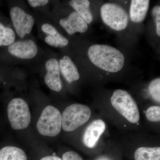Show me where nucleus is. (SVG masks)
Returning a JSON list of instances; mask_svg holds the SVG:
<instances>
[{"label": "nucleus", "instance_id": "f257e3e1", "mask_svg": "<svg viewBox=\"0 0 160 160\" xmlns=\"http://www.w3.org/2000/svg\"><path fill=\"white\" fill-rule=\"evenodd\" d=\"M89 59L100 69L110 72L120 71L125 63V58L122 52L108 45H92L88 50Z\"/></svg>", "mask_w": 160, "mask_h": 160}, {"label": "nucleus", "instance_id": "f03ea898", "mask_svg": "<svg viewBox=\"0 0 160 160\" xmlns=\"http://www.w3.org/2000/svg\"><path fill=\"white\" fill-rule=\"evenodd\" d=\"M112 105L120 114L132 123L140 120V112L137 104L127 91L117 89L111 98Z\"/></svg>", "mask_w": 160, "mask_h": 160}, {"label": "nucleus", "instance_id": "7ed1b4c3", "mask_svg": "<svg viewBox=\"0 0 160 160\" xmlns=\"http://www.w3.org/2000/svg\"><path fill=\"white\" fill-rule=\"evenodd\" d=\"M91 114L90 108L86 105H70L64 110L62 114V127L65 131H74L87 122Z\"/></svg>", "mask_w": 160, "mask_h": 160}, {"label": "nucleus", "instance_id": "20e7f679", "mask_svg": "<svg viewBox=\"0 0 160 160\" xmlns=\"http://www.w3.org/2000/svg\"><path fill=\"white\" fill-rule=\"evenodd\" d=\"M62 128V114L54 106H46L37 124L38 132L45 136L55 137L59 134Z\"/></svg>", "mask_w": 160, "mask_h": 160}, {"label": "nucleus", "instance_id": "39448f33", "mask_svg": "<svg viewBox=\"0 0 160 160\" xmlns=\"http://www.w3.org/2000/svg\"><path fill=\"white\" fill-rule=\"evenodd\" d=\"M7 116L12 128L15 130L26 129L31 121L29 106L26 101L16 98L7 106Z\"/></svg>", "mask_w": 160, "mask_h": 160}, {"label": "nucleus", "instance_id": "423d86ee", "mask_svg": "<svg viewBox=\"0 0 160 160\" xmlns=\"http://www.w3.org/2000/svg\"><path fill=\"white\" fill-rule=\"evenodd\" d=\"M100 12L104 22L112 29L121 31L127 27L129 17L121 6L114 3H106L102 6Z\"/></svg>", "mask_w": 160, "mask_h": 160}, {"label": "nucleus", "instance_id": "0eeeda50", "mask_svg": "<svg viewBox=\"0 0 160 160\" xmlns=\"http://www.w3.org/2000/svg\"><path fill=\"white\" fill-rule=\"evenodd\" d=\"M10 16L16 32L20 38L30 34L34 24V19L32 16L18 6L11 8Z\"/></svg>", "mask_w": 160, "mask_h": 160}, {"label": "nucleus", "instance_id": "6e6552de", "mask_svg": "<svg viewBox=\"0 0 160 160\" xmlns=\"http://www.w3.org/2000/svg\"><path fill=\"white\" fill-rule=\"evenodd\" d=\"M12 55L22 59L33 58L38 53V47L32 40L29 39L14 42L7 49Z\"/></svg>", "mask_w": 160, "mask_h": 160}, {"label": "nucleus", "instance_id": "1a4fd4ad", "mask_svg": "<svg viewBox=\"0 0 160 160\" xmlns=\"http://www.w3.org/2000/svg\"><path fill=\"white\" fill-rule=\"evenodd\" d=\"M47 73L45 76V82L51 90L59 92L62 88V80L60 78L59 65L58 60L50 59L46 63Z\"/></svg>", "mask_w": 160, "mask_h": 160}, {"label": "nucleus", "instance_id": "9d476101", "mask_svg": "<svg viewBox=\"0 0 160 160\" xmlns=\"http://www.w3.org/2000/svg\"><path fill=\"white\" fill-rule=\"evenodd\" d=\"M105 123L102 120H94L87 126L83 137V142L85 146L89 148L95 146L106 129Z\"/></svg>", "mask_w": 160, "mask_h": 160}, {"label": "nucleus", "instance_id": "9b49d317", "mask_svg": "<svg viewBox=\"0 0 160 160\" xmlns=\"http://www.w3.org/2000/svg\"><path fill=\"white\" fill-rule=\"evenodd\" d=\"M60 25L69 35L77 32L84 33L88 29L87 23L76 12H71L68 17L60 20Z\"/></svg>", "mask_w": 160, "mask_h": 160}, {"label": "nucleus", "instance_id": "f8f14e48", "mask_svg": "<svg viewBox=\"0 0 160 160\" xmlns=\"http://www.w3.org/2000/svg\"><path fill=\"white\" fill-rule=\"evenodd\" d=\"M42 29L48 35L45 42L48 45L55 47H65L68 45L69 41L58 32L57 29L49 23L43 24Z\"/></svg>", "mask_w": 160, "mask_h": 160}, {"label": "nucleus", "instance_id": "ddd939ff", "mask_svg": "<svg viewBox=\"0 0 160 160\" xmlns=\"http://www.w3.org/2000/svg\"><path fill=\"white\" fill-rule=\"evenodd\" d=\"M60 71L68 83L79 79L80 74L73 61L68 56H65L59 62Z\"/></svg>", "mask_w": 160, "mask_h": 160}, {"label": "nucleus", "instance_id": "4468645a", "mask_svg": "<svg viewBox=\"0 0 160 160\" xmlns=\"http://www.w3.org/2000/svg\"><path fill=\"white\" fill-rule=\"evenodd\" d=\"M149 4L148 0L131 1L129 14L132 21L135 23L142 22L147 14Z\"/></svg>", "mask_w": 160, "mask_h": 160}, {"label": "nucleus", "instance_id": "2eb2a0df", "mask_svg": "<svg viewBox=\"0 0 160 160\" xmlns=\"http://www.w3.org/2000/svg\"><path fill=\"white\" fill-rule=\"evenodd\" d=\"M70 6L76 10L87 24H90L93 20L92 13L90 11V2L88 0H72L69 2Z\"/></svg>", "mask_w": 160, "mask_h": 160}, {"label": "nucleus", "instance_id": "dca6fc26", "mask_svg": "<svg viewBox=\"0 0 160 160\" xmlns=\"http://www.w3.org/2000/svg\"><path fill=\"white\" fill-rule=\"evenodd\" d=\"M0 160H27L25 152L12 146H5L0 149Z\"/></svg>", "mask_w": 160, "mask_h": 160}, {"label": "nucleus", "instance_id": "f3484780", "mask_svg": "<svg viewBox=\"0 0 160 160\" xmlns=\"http://www.w3.org/2000/svg\"><path fill=\"white\" fill-rule=\"evenodd\" d=\"M135 160H160L159 147H140L134 153Z\"/></svg>", "mask_w": 160, "mask_h": 160}, {"label": "nucleus", "instance_id": "a211bd4d", "mask_svg": "<svg viewBox=\"0 0 160 160\" xmlns=\"http://www.w3.org/2000/svg\"><path fill=\"white\" fill-rule=\"evenodd\" d=\"M15 38L14 31L0 20V48L10 46L14 42Z\"/></svg>", "mask_w": 160, "mask_h": 160}, {"label": "nucleus", "instance_id": "6ab92c4d", "mask_svg": "<svg viewBox=\"0 0 160 160\" xmlns=\"http://www.w3.org/2000/svg\"><path fill=\"white\" fill-rule=\"evenodd\" d=\"M149 91L151 96L158 102H160V78L152 80L149 86Z\"/></svg>", "mask_w": 160, "mask_h": 160}, {"label": "nucleus", "instance_id": "aec40b11", "mask_svg": "<svg viewBox=\"0 0 160 160\" xmlns=\"http://www.w3.org/2000/svg\"><path fill=\"white\" fill-rule=\"evenodd\" d=\"M146 117L150 122H157L160 121V107L158 106H152L146 110Z\"/></svg>", "mask_w": 160, "mask_h": 160}, {"label": "nucleus", "instance_id": "412c9836", "mask_svg": "<svg viewBox=\"0 0 160 160\" xmlns=\"http://www.w3.org/2000/svg\"><path fill=\"white\" fill-rule=\"evenodd\" d=\"M152 15L156 23V32L158 35L160 36V6H155L152 10Z\"/></svg>", "mask_w": 160, "mask_h": 160}, {"label": "nucleus", "instance_id": "4be33fe9", "mask_svg": "<svg viewBox=\"0 0 160 160\" xmlns=\"http://www.w3.org/2000/svg\"><path fill=\"white\" fill-rule=\"evenodd\" d=\"M62 160H83L82 158L74 151L65 152L62 156Z\"/></svg>", "mask_w": 160, "mask_h": 160}, {"label": "nucleus", "instance_id": "5701e85b", "mask_svg": "<svg viewBox=\"0 0 160 160\" xmlns=\"http://www.w3.org/2000/svg\"><path fill=\"white\" fill-rule=\"evenodd\" d=\"M48 0H29L28 2L32 7H36L43 6L47 5L49 3Z\"/></svg>", "mask_w": 160, "mask_h": 160}, {"label": "nucleus", "instance_id": "b1692460", "mask_svg": "<svg viewBox=\"0 0 160 160\" xmlns=\"http://www.w3.org/2000/svg\"><path fill=\"white\" fill-rule=\"evenodd\" d=\"M40 160H62V159L55 156H49L45 157Z\"/></svg>", "mask_w": 160, "mask_h": 160}]
</instances>
